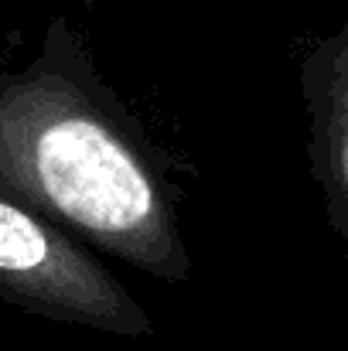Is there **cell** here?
Instances as JSON below:
<instances>
[{
    "label": "cell",
    "instance_id": "cell-1",
    "mask_svg": "<svg viewBox=\"0 0 348 351\" xmlns=\"http://www.w3.org/2000/svg\"><path fill=\"white\" fill-rule=\"evenodd\" d=\"M0 191L154 280L192 276L171 157L62 14L24 69L0 72Z\"/></svg>",
    "mask_w": 348,
    "mask_h": 351
},
{
    "label": "cell",
    "instance_id": "cell-2",
    "mask_svg": "<svg viewBox=\"0 0 348 351\" xmlns=\"http://www.w3.org/2000/svg\"><path fill=\"white\" fill-rule=\"evenodd\" d=\"M0 300L58 324L150 338L154 321L96 249L0 191Z\"/></svg>",
    "mask_w": 348,
    "mask_h": 351
},
{
    "label": "cell",
    "instance_id": "cell-3",
    "mask_svg": "<svg viewBox=\"0 0 348 351\" xmlns=\"http://www.w3.org/2000/svg\"><path fill=\"white\" fill-rule=\"evenodd\" d=\"M297 82L311 119V178L335 239L348 242V24L301 55Z\"/></svg>",
    "mask_w": 348,
    "mask_h": 351
}]
</instances>
